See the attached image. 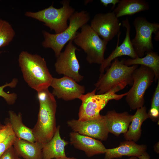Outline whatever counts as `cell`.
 <instances>
[{"instance_id":"obj_1","label":"cell","mask_w":159,"mask_h":159,"mask_svg":"<svg viewBox=\"0 0 159 159\" xmlns=\"http://www.w3.org/2000/svg\"><path fill=\"white\" fill-rule=\"evenodd\" d=\"M39 104L37 122L32 131L37 142L44 144L53 136L57 129V105L54 96L48 88L37 92Z\"/></svg>"},{"instance_id":"obj_2","label":"cell","mask_w":159,"mask_h":159,"mask_svg":"<svg viewBox=\"0 0 159 159\" xmlns=\"http://www.w3.org/2000/svg\"><path fill=\"white\" fill-rule=\"evenodd\" d=\"M18 62L24 79L31 88L38 92L50 86L53 77L44 58L22 51L19 55Z\"/></svg>"},{"instance_id":"obj_3","label":"cell","mask_w":159,"mask_h":159,"mask_svg":"<svg viewBox=\"0 0 159 159\" xmlns=\"http://www.w3.org/2000/svg\"><path fill=\"white\" fill-rule=\"evenodd\" d=\"M125 59L120 61L115 58L105 74H100L94 84L97 94L105 93L115 89L120 90L127 85L133 83L132 74L138 65L128 66L124 64Z\"/></svg>"},{"instance_id":"obj_4","label":"cell","mask_w":159,"mask_h":159,"mask_svg":"<svg viewBox=\"0 0 159 159\" xmlns=\"http://www.w3.org/2000/svg\"><path fill=\"white\" fill-rule=\"evenodd\" d=\"M90 19L89 13L86 11L75 12L69 18V24L67 28L61 33L52 34L43 30L44 38L42 43V46L50 48L54 51L57 58L61 52L65 45L73 40L78 30L87 24Z\"/></svg>"},{"instance_id":"obj_5","label":"cell","mask_w":159,"mask_h":159,"mask_svg":"<svg viewBox=\"0 0 159 159\" xmlns=\"http://www.w3.org/2000/svg\"><path fill=\"white\" fill-rule=\"evenodd\" d=\"M77 32L73 41L86 54V60L90 64H101L108 42L100 37L90 25L86 24Z\"/></svg>"},{"instance_id":"obj_6","label":"cell","mask_w":159,"mask_h":159,"mask_svg":"<svg viewBox=\"0 0 159 159\" xmlns=\"http://www.w3.org/2000/svg\"><path fill=\"white\" fill-rule=\"evenodd\" d=\"M119 90L115 89L105 93L96 94L95 88L90 92L82 95L79 98L82 101L78 113V120L85 121L101 118L100 111L108 102L112 100H119L127 94V92L117 94Z\"/></svg>"},{"instance_id":"obj_7","label":"cell","mask_w":159,"mask_h":159,"mask_svg":"<svg viewBox=\"0 0 159 159\" xmlns=\"http://www.w3.org/2000/svg\"><path fill=\"white\" fill-rule=\"evenodd\" d=\"M69 0H63L61 2L62 6L60 8H55L52 4L36 12L27 11L25 15L43 22L51 30H54L55 34H59L68 27L67 20L75 12Z\"/></svg>"},{"instance_id":"obj_8","label":"cell","mask_w":159,"mask_h":159,"mask_svg":"<svg viewBox=\"0 0 159 159\" xmlns=\"http://www.w3.org/2000/svg\"><path fill=\"white\" fill-rule=\"evenodd\" d=\"M153 72L147 67L140 65L133 72L132 87L127 92L126 101L130 108L137 110L144 106L145 92L154 80Z\"/></svg>"},{"instance_id":"obj_9","label":"cell","mask_w":159,"mask_h":159,"mask_svg":"<svg viewBox=\"0 0 159 159\" xmlns=\"http://www.w3.org/2000/svg\"><path fill=\"white\" fill-rule=\"evenodd\" d=\"M133 25L136 34L131 43L138 57H143L146 52L154 49L152 35L159 32V24L150 22L146 18L139 16L135 18Z\"/></svg>"},{"instance_id":"obj_10","label":"cell","mask_w":159,"mask_h":159,"mask_svg":"<svg viewBox=\"0 0 159 159\" xmlns=\"http://www.w3.org/2000/svg\"><path fill=\"white\" fill-rule=\"evenodd\" d=\"M73 42V40L68 42L64 50L57 58L54 66L58 74L71 78L78 82L81 81L84 77L79 73L80 66L75 53L76 50L79 49Z\"/></svg>"},{"instance_id":"obj_11","label":"cell","mask_w":159,"mask_h":159,"mask_svg":"<svg viewBox=\"0 0 159 159\" xmlns=\"http://www.w3.org/2000/svg\"><path fill=\"white\" fill-rule=\"evenodd\" d=\"M90 25L100 37L108 42L120 32L121 23L112 11L96 14Z\"/></svg>"},{"instance_id":"obj_12","label":"cell","mask_w":159,"mask_h":159,"mask_svg":"<svg viewBox=\"0 0 159 159\" xmlns=\"http://www.w3.org/2000/svg\"><path fill=\"white\" fill-rule=\"evenodd\" d=\"M67 123L73 131L82 135L103 141L106 140L108 137L109 132L104 115L99 119L85 121L73 119Z\"/></svg>"},{"instance_id":"obj_13","label":"cell","mask_w":159,"mask_h":159,"mask_svg":"<svg viewBox=\"0 0 159 159\" xmlns=\"http://www.w3.org/2000/svg\"><path fill=\"white\" fill-rule=\"evenodd\" d=\"M50 86L53 88L52 93L54 96L66 101L79 99L85 92L84 86L66 76L60 78L53 77Z\"/></svg>"},{"instance_id":"obj_14","label":"cell","mask_w":159,"mask_h":159,"mask_svg":"<svg viewBox=\"0 0 159 159\" xmlns=\"http://www.w3.org/2000/svg\"><path fill=\"white\" fill-rule=\"evenodd\" d=\"M122 24L126 29L125 37L122 43L119 46L121 32L118 33L117 35V41L116 48L107 58L105 59L102 63L100 64L99 69L100 74H103L105 69L110 65L112 62L118 57L127 56L131 59L138 57L131 43L130 37L131 26L128 17L122 21Z\"/></svg>"},{"instance_id":"obj_15","label":"cell","mask_w":159,"mask_h":159,"mask_svg":"<svg viewBox=\"0 0 159 159\" xmlns=\"http://www.w3.org/2000/svg\"><path fill=\"white\" fill-rule=\"evenodd\" d=\"M69 136L70 144L75 148L84 151L88 157L105 153L106 148L97 140L73 131L70 133Z\"/></svg>"},{"instance_id":"obj_16","label":"cell","mask_w":159,"mask_h":159,"mask_svg":"<svg viewBox=\"0 0 159 159\" xmlns=\"http://www.w3.org/2000/svg\"><path fill=\"white\" fill-rule=\"evenodd\" d=\"M104 116L109 132L118 137L127 131L132 115L127 112L118 113L112 110L108 111Z\"/></svg>"},{"instance_id":"obj_17","label":"cell","mask_w":159,"mask_h":159,"mask_svg":"<svg viewBox=\"0 0 159 159\" xmlns=\"http://www.w3.org/2000/svg\"><path fill=\"white\" fill-rule=\"evenodd\" d=\"M147 146L138 145L135 142L126 140L120 143L118 147L106 149L104 159H113L123 156H135L138 158L146 151Z\"/></svg>"},{"instance_id":"obj_18","label":"cell","mask_w":159,"mask_h":159,"mask_svg":"<svg viewBox=\"0 0 159 159\" xmlns=\"http://www.w3.org/2000/svg\"><path fill=\"white\" fill-rule=\"evenodd\" d=\"M60 126L58 125L52 138L43 144L42 159H52L66 156L65 147L68 142L62 139L60 134Z\"/></svg>"},{"instance_id":"obj_19","label":"cell","mask_w":159,"mask_h":159,"mask_svg":"<svg viewBox=\"0 0 159 159\" xmlns=\"http://www.w3.org/2000/svg\"><path fill=\"white\" fill-rule=\"evenodd\" d=\"M43 145L38 142H31L16 138L13 146L19 157L24 159H42Z\"/></svg>"},{"instance_id":"obj_20","label":"cell","mask_w":159,"mask_h":159,"mask_svg":"<svg viewBox=\"0 0 159 159\" xmlns=\"http://www.w3.org/2000/svg\"><path fill=\"white\" fill-rule=\"evenodd\" d=\"M148 118L149 116L145 106L137 109L135 113L132 115L131 124L127 131L124 134L125 140L135 143L137 142L142 135V124Z\"/></svg>"},{"instance_id":"obj_21","label":"cell","mask_w":159,"mask_h":159,"mask_svg":"<svg viewBox=\"0 0 159 159\" xmlns=\"http://www.w3.org/2000/svg\"><path fill=\"white\" fill-rule=\"evenodd\" d=\"M149 8V4L144 0H120L112 12L119 18L148 10Z\"/></svg>"},{"instance_id":"obj_22","label":"cell","mask_w":159,"mask_h":159,"mask_svg":"<svg viewBox=\"0 0 159 159\" xmlns=\"http://www.w3.org/2000/svg\"><path fill=\"white\" fill-rule=\"evenodd\" d=\"M145 54L146 56L141 58L125 59L124 64L128 66L140 65L149 67L153 72L154 80L156 82L159 79V56L153 50L146 52Z\"/></svg>"},{"instance_id":"obj_23","label":"cell","mask_w":159,"mask_h":159,"mask_svg":"<svg viewBox=\"0 0 159 159\" xmlns=\"http://www.w3.org/2000/svg\"><path fill=\"white\" fill-rule=\"evenodd\" d=\"M9 122L16 137L31 142H35L32 129L26 126L22 122L21 114L19 112L17 114L13 111L9 110Z\"/></svg>"},{"instance_id":"obj_24","label":"cell","mask_w":159,"mask_h":159,"mask_svg":"<svg viewBox=\"0 0 159 159\" xmlns=\"http://www.w3.org/2000/svg\"><path fill=\"white\" fill-rule=\"evenodd\" d=\"M15 35V32L10 23L0 18V48L8 45Z\"/></svg>"},{"instance_id":"obj_25","label":"cell","mask_w":159,"mask_h":159,"mask_svg":"<svg viewBox=\"0 0 159 159\" xmlns=\"http://www.w3.org/2000/svg\"><path fill=\"white\" fill-rule=\"evenodd\" d=\"M18 82V80L14 78L9 83H7L4 85L0 86V96L2 97L9 105H13L15 103L17 98V95L14 93L10 94L6 93L4 91V88L7 87H14L16 86Z\"/></svg>"},{"instance_id":"obj_26","label":"cell","mask_w":159,"mask_h":159,"mask_svg":"<svg viewBox=\"0 0 159 159\" xmlns=\"http://www.w3.org/2000/svg\"><path fill=\"white\" fill-rule=\"evenodd\" d=\"M16 138L14 134L0 143V157L8 148L13 145Z\"/></svg>"},{"instance_id":"obj_27","label":"cell","mask_w":159,"mask_h":159,"mask_svg":"<svg viewBox=\"0 0 159 159\" xmlns=\"http://www.w3.org/2000/svg\"><path fill=\"white\" fill-rule=\"evenodd\" d=\"M14 134L9 121L6 123L0 129V143L3 141L11 135Z\"/></svg>"},{"instance_id":"obj_28","label":"cell","mask_w":159,"mask_h":159,"mask_svg":"<svg viewBox=\"0 0 159 159\" xmlns=\"http://www.w3.org/2000/svg\"><path fill=\"white\" fill-rule=\"evenodd\" d=\"M13 145L8 148L0 157V159H19Z\"/></svg>"},{"instance_id":"obj_29","label":"cell","mask_w":159,"mask_h":159,"mask_svg":"<svg viewBox=\"0 0 159 159\" xmlns=\"http://www.w3.org/2000/svg\"><path fill=\"white\" fill-rule=\"evenodd\" d=\"M151 107L159 110V80L151 100Z\"/></svg>"},{"instance_id":"obj_30","label":"cell","mask_w":159,"mask_h":159,"mask_svg":"<svg viewBox=\"0 0 159 159\" xmlns=\"http://www.w3.org/2000/svg\"><path fill=\"white\" fill-rule=\"evenodd\" d=\"M149 118L153 121H156L158 120L159 110L154 107H150L148 113Z\"/></svg>"},{"instance_id":"obj_31","label":"cell","mask_w":159,"mask_h":159,"mask_svg":"<svg viewBox=\"0 0 159 159\" xmlns=\"http://www.w3.org/2000/svg\"><path fill=\"white\" fill-rule=\"evenodd\" d=\"M100 3L102 4L103 6L107 7L109 4H112L113 5V6L112 7V10H113L115 7L116 4L118 3L119 1V0H100Z\"/></svg>"},{"instance_id":"obj_32","label":"cell","mask_w":159,"mask_h":159,"mask_svg":"<svg viewBox=\"0 0 159 159\" xmlns=\"http://www.w3.org/2000/svg\"><path fill=\"white\" fill-rule=\"evenodd\" d=\"M138 158V159H150V156L146 151Z\"/></svg>"},{"instance_id":"obj_33","label":"cell","mask_w":159,"mask_h":159,"mask_svg":"<svg viewBox=\"0 0 159 159\" xmlns=\"http://www.w3.org/2000/svg\"><path fill=\"white\" fill-rule=\"evenodd\" d=\"M154 151L158 154L159 153V142L156 143L154 147Z\"/></svg>"},{"instance_id":"obj_34","label":"cell","mask_w":159,"mask_h":159,"mask_svg":"<svg viewBox=\"0 0 159 159\" xmlns=\"http://www.w3.org/2000/svg\"><path fill=\"white\" fill-rule=\"evenodd\" d=\"M54 159H77V158L74 157H68L67 156L63 157H61L57 158H55Z\"/></svg>"},{"instance_id":"obj_35","label":"cell","mask_w":159,"mask_h":159,"mask_svg":"<svg viewBox=\"0 0 159 159\" xmlns=\"http://www.w3.org/2000/svg\"><path fill=\"white\" fill-rule=\"evenodd\" d=\"M159 32H158L156 33L155 34V36L154 37V39L157 41H159Z\"/></svg>"},{"instance_id":"obj_36","label":"cell","mask_w":159,"mask_h":159,"mask_svg":"<svg viewBox=\"0 0 159 159\" xmlns=\"http://www.w3.org/2000/svg\"><path fill=\"white\" fill-rule=\"evenodd\" d=\"M128 159H138V158L136 157L132 156L130 158Z\"/></svg>"},{"instance_id":"obj_37","label":"cell","mask_w":159,"mask_h":159,"mask_svg":"<svg viewBox=\"0 0 159 159\" xmlns=\"http://www.w3.org/2000/svg\"><path fill=\"white\" fill-rule=\"evenodd\" d=\"M4 125H2L1 122H0V129L3 127Z\"/></svg>"},{"instance_id":"obj_38","label":"cell","mask_w":159,"mask_h":159,"mask_svg":"<svg viewBox=\"0 0 159 159\" xmlns=\"http://www.w3.org/2000/svg\"><path fill=\"white\" fill-rule=\"evenodd\" d=\"M2 52V51H0V54H1V53Z\"/></svg>"},{"instance_id":"obj_39","label":"cell","mask_w":159,"mask_h":159,"mask_svg":"<svg viewBox=\"0 0 159 159\" xmlns=\"http://www.w3.org/2000/svg\"><path fill=\"white\" fill-rule=\"evenodd\" d=\"M19 159H21V158H20Z\"/></svg>"}]
</instances>
